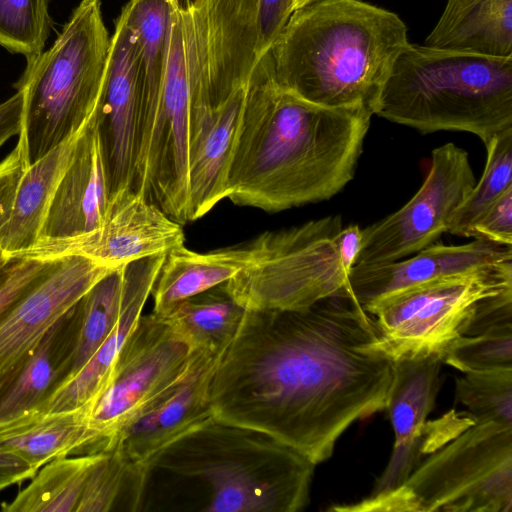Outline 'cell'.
Listing matches in <instances>:
<instances>
[{
  "label": "cell",
  "instance_id": "cell-4",
  "mask_svg": "<svg viewBox=\"0 0 512 512\" xmlns=\"http://www.w3.org/2000/svg\"><path fill=\"white\" fill-rule=\"evenodd\" d=\"M315 464L273 436L212 415L159 453L152 470L199 479L205 512H297L310 501Z\"/></svg>",
  "mask_w": 512,
  "mask_h": 512
},
{
  "label": "cell",
  "instance_id": "cell-21",
  "mask_svg": "<svg viewBox=\"0 0 512 512\" xmlns=\"http://www.w3.org/2000/svg\"><path fill=\"white\" fill-rule=\"evenodd\" d=\"M95 445L86 407L64 412L38 408L0 421V455L13 456L35 473L48 462Z\"/></svg>",
  "mask_w": 512,
  "mask_h": 512
},
{
  "label": "cell",
  "instance_id": "cell-32",
  "mask_svg": "<svg viewBox=\"0 0 512 512\" xmlns=\"http://www.w3.org/2000/svg\"><path fill=\"white\" fill-rule=\"evenodd\" d=\"M52 26L49 0H0V45L27 61L45 47Z\"/></svg>",
  "mask_w": 512,
  "mask_h": 512
},
{
  "label": "cell",
  "instance_id": "cell-25",
  "mask_svg": "<svg viewBox=\"0 0 512 512\" xmlns=\"http://www.w3.org/2000/svg\"><path fill=\"white\" fill-rule=\"evenodd\" d=\"M70 311L0 387V421L39 408L61 384L71 350Z\"/></svg>",
  "mask_w": 512,
  "mask_h": 512
},
{
  "label": "cell",
  "instance_id": "cell-34",
  "mask_svg": "<svg viewBox=\"0 0 512 512\" xmlns=\"http://www.w3.org/2000/svg\"><path fill=\"white\" fill-rule=\"evenodd\" d=\"M53 262L9 256L0 249V318L48 273Z\"/></svg>",
  "mask_w": 512,
  "mask_h": 512
},
{
  "label": "cell",
  "instance_id": "cell-41",
  "mask_svg": "<svg viewBox=\"0 0 512 512\" xmlns=\"http://www.w3.org/2000/svg\"><path fill=\"white\" fill-rule=\"evenodd\" d=\"M320 0H294L293 11Z\"/></svg>",
  "mask_w": 512,
  "mask_h": 512
},
{
  "label": "cell",
  "instance_id": "cell-12",
  "mask_svg": "<svg viewBox=\"0 0 512 512\" xmlns=\"http://www.w3.org/2000/svg\"><path fill=\"white\" fill-rule=\"evenodd\" d=\"M183 225L131 186L109 195L99 227L66 238H40L15 255L41 261L83 256L113 268L184 245Z\"/></svg>",
  "mask_w": 512,
  "mask_h": 512
},
{
  "label": "cell",
  "instance_id": "cell-17",
  "mask_svg": "<svg viewBox=\"0 0 512 512\" xmlns=\"http://www.w3.org/2000/svg\"><path fill=\"white\" fill-rule=\"evenodd\" d=\"M97 103L81 129L38 239L77 236L102 222L110 190Z\"/></svg>",
  "mask_w": 512,
  "mask_h": 512
},
{
  "label": "cell",
  "instance_id": "cell-31",
  "mask_svg": "<svg viewBox=\"0 0 512 512\" xmlns=\"http://www.w3.org/2000/svg\"><path fill=\"white\" fill-rule=\"evenodd\" d=\"M455 397L475 421L512 425V368L464 373Z\"/></svg>",
  "mask_w": 512,
  "mask_h": 512
},
{
  "label": "cell",
  "instance_id": "cell-37",
  "mask_svg": "<svg viewBox=\"0 0 512 512\" xmlns=\"http://www.w3.org/2000/svg\"><path fill=\"white\" fill-rule=\"evenodd\" d=\"M27 166L25 148L20 141L0 161V239L10 217L18 184Z\"/></svg>",
  "mask_w": 512,
  "mask_h": 512
},
{
  "label": "cell",
  "instance_id": "cell-16",
  "mask_svg": "<svg viewBox=\"0 0 512 512\" xmlns=\"http://www.w3.org/2000/svg\"><path fill=\"white\" fill-rule=\"evenodd\" d=\"M442 364L438 354L393 360V381L385 409L395 442L387 466L369 495L399 487L422 461L427 448V417L440 388Z\"/></svg>",
  "mask_w": 512,
  "mask_h": 512
},
{
  "label": "cell",
  "instance_id": "cell-5",
  "mask_svg": "<svg viewBox=\"0 0 512 512\" xmlns=\"http://www.w3.org/2000/svg\"><path fill=\"white\" fill-rule=\"evenodd\" d=\"M375 114L424 134L469 132L487 144L512 127V56L409 43L394 62Z\"/></svg>",
  "mask_w": 512,
  "mask_h": 512
},
{
  "label": "cell",
  "instance_id": "cell-2",
  "mask_svg": "<svg viewBox=\"0 0 512 512\" xmlns=\"http://www.w3.org/2000/svg\"><path fill=\"white\" fill-rule=\"evenodd\" d=\"M371 117L279 88L269 51L250 77L226 199L269 213L330 199L353 179Z\"/></svg>",
  "mask_w": 512,
  "mask_h": 512
},
{
  "label": "cell",
  "instance_id": "cell-10",
  "mask_svg": "<svg viewBox=\"0 0 512 512\" xmlns=\"http://www.w3.org/2000/svg\"><path fill=\"white\" fill-rule=\"evenodd\" d=\"M198 353L165 318L141 315L105 388L87 407L93 452L108 450L133 420L186 376Z\"/></svg>",
  "mask_w": 512,
  "mask_h": 512
},
{
  "label": "cell",
  "instance_id": "cell-7",
  "mask_svg": "<svg viewBox=\"0 0 512 512\" xmlns=\"http://www.w3.org/2000/svg\"><path fill=\"white\" fill-rule=\"evenodd\" d=\"M338 512H512V425L474 421L394 490Z\"/></svg>",
  "mask_w": 512,
  "mask_h": 512
},
{
  "label": "cell",
  "instance_id": "cell-30",
  "mask_svg": "<svg viewBox=\"0 0 512 512\" xmlns=\"http://www.w3.org/2000/svg\"><path fill=\"white\" fill-rule=\"evenodd\" d=\"M101 452L87 476L76 512H107L124 497L129 510H138L147 482L135 474L117 448Z\"/></svg>",
  "mask_w": 512,
  "mask_h": 512
},
{
  "label": "cell",
  "instance_id": "cell-40",
  "mask_svg": "<svg viewBox=\"0 0 512 512\" xmlns=\"http://www.w3.org/2000/svg\"><path fill=\"white\" fill-rule=\"evenodd\" d=\"M36 473L21 460L0 455V491L24 480L31 479Z\"/></svg>",
  "mask_w": 512,
  "mask_h": 512
},
{
  "label": "cell",
  "instance_id": "cell-33",
  "mask_svg": "<svg viewBox=\"0 0 512 512\" xmlns=\"http://www.w3.org/2000/svg\"><path fill=\"white\" fill-rule=\"evenodd\" d=\"M442 362L463 373L512 368V321L459 337L443 352Z\"/></svg>",
  "mask_w": 512,
  "mask_h": 512
},
{
  "label": "cell",
  "instance_id": "cell-3",
  "mask_svg": "<svg viewBox=\"0 0 512 512\" xmlns=\"http://www.w3.org/2000/svg\"><path fill=\"white\" fill-rule=\"evenodd\" d=\"M408 44L397 14L362 0H320L293 11L271 47L274 81L309 102L374 115Z\"/></svg>",
  "mask_w": 512,
  "mask_h": 512
},
{
  "label": "cell",
  "instance_id": "cell-14",
  "mask_svg": "<svg viewBox=\"0 0 512 512\" xmlns=\"http://www.w3.org/2000/svg\"><path fill=\"white\" fill-rule=\"evenodd\" d=\"M220 355L199 351L186 376L133 420L110 447L120 451L137 475L148 479L161 451L213 415L210 383Z\"/></svg>",
  "mask_w": 512,
  "mask_h": 512
},
{
  "label": "cell",
  "instance_id": "cell-18",
  "mask_svg": "<svg viewBox=\"0 0 512 512\" xmlns=\"http://www.w3.org/2000/svg\"><path fill=\"white\" fill-rule=\"evenodd\" d=\"M509 260H512V246L485 240L474 239L463 245H430L406 260L356 264L348 275V285L365 308L399 290Z\"/></svg>",
  "mask_w": 512,
  "mask_h": 512
},
{
  "label": "cell",
  "instance_id": "cell-19",
  "mask_svg": "<svg viewBox=\"0 0 512 512\" xmlns=\"http://www.w3.org/2000/svg\"><path fill=\"white\" fill-rule=\"evenodd\" d=\"M164 257L153 256L125 266L124 303L113 330L82 369L54 389L38 409L50 413L71 411L90 406L97 399L120 351L137 326Z\"/></svg>",
  "mask_w": 512,
  "mask_h": 512
},
{
  "label": "cell",
  "instance_id": "cell-28",
  "mask_svg": "<svg viewBox=\"0 0 512 512\" xmlns=\"http://www.w3.org/2000/svg\"><path fill=\"white\" fill-rule=\"evenodd\" d=\"M101 451L78 457H59L44 466L9 503L4 512H76L87 476Z\"/></svg>",
  "mask_w": 512,
  "mask_h": 512
},
{
  "label": "cell",
  "instance_id": "cell-36",
  "mask_svg": "<svg viewBox=\"0 0 512 512\" xmlns=\"http://www.w3.org/2000/svg\"><path fill=\"white\" fill-rule=\"evenodd\" d=\"M294 0H258V59L267 54L291 14Z\"/></svg>",
  "mask_w": 512,
  "mask_h": 512
},
{
  "label": "cell",
  "instance_id": "cell-9",
  "mask_svg": "<svg viewBox=\"0 0 512 512\" xmlns=\"http://www.w3.org/2000/svg\"><path fill=\"white\" fill-rule=\"evenodd\" d=\"M512 290V260L439 277L389 294L364 309L392 360L438 354L467 334L482 304Z\"/></svg>",
  "mask_w": 512,
  "mask_h": 512
},
{
  "label": "cell",
  "instance_id": "cell-39",
  "mask_svg": "<svg viewBox=\"0 0 512 512\" xmlns=\"http://www.w3.org/2000/svg\"><path fill=\"white\" fill-rule=\"evenodd\" d=\"M361 248V229L356 224L343 227L337 235V249L340 260L350 273L356 264Z\"/></svg>",
  "mask_w": 512,
  "mask_h": 512
},
{
  "label": "cell",
  "instance_id": "cell-20",
  "mask_svg": "<svg viewBox=\"0 0 512 512\" xmlns=\"http://www.w3.org/2000/svg\"><path fill=\"white\" fill-rule=\"evenodd\" d=\"M249 81L213 106L193 146L189 161V222L202 218L227 198L229 170Z\"/></svg>",
  "mask_w": 512,
  "mask_h": 512
},
{
  "label": "cell",
  "instance_id": "cell-29",
  "mask_svg": "<svg viewBox=\"0 0 512 512\" xmlns=\"http://www.w3.org/2000/svg\"><path fill=\"white\" fill-rule=\"evenodd\" d=\"M486 163L479 182L455 211L447 232L469 237L476 219L512 187V127L496 134L487 144Z\"/></svg>",
  "mask_w": 512,
  "mask_h": 512
},
{
  "label": "cell",
  "instance_id": "cell-24",
  "mask_svg": "<svg viewBox=\"0 0 512 512\" xmlns=\"http://www.w3.org/2000/svg\"><path fill=\"white\" fill-rule=\"evenodd\" d=\"M83 125L23 172L0 239V249L7 255L25 251L40 237L47 211L71 161Z\"/></svg>",
  "mask_w": 512,
  "mask_h": 512
},
{
  "label": "cell",
  "instance_id": "cell-26",
  "mask_svg": "<svg viewBox=\"0 0 512 512\" xmlns=\"http://www.w3.org/2000/svg\"><path fill=\"white\" fill-rule=\"evenodd\" d=\"M125 266L100 279L73 307L72 346L61 384L82 369L117 323L124 303Z\"/></svg>",
  "mask_w": 512,
  "mask_h": 512
},
{
  "label": "cell",
  "instance_id": "cell-1",
  "mask_svg": "<svg viewBox=\"0 0 512 512\" xmlns=\"http://www.w3.org/2000/svg\"><path fill=\"white\" fill-rule=\"evenodd\" d=\"M393 360L350 289L297 310L245 309L210 383L214 417L265 432L315 465L386 408Z\"/></svg>",
  "mask_w": 512,
  "mask_h": 512
},
{
  "label": "cell",
  "instance_id": "cell-23",
  "mask_svg": "<svg viewBox=\"0 0 512 512\" xmlns=\"http://www.w3.org/2000/svg\"><path fill=\"white\" fill-rule=\"evenodd\" d=\"M425 45L487 56H512V0H447Z\"/></svg>",
  "mask_w": 512,
  "mask_h": 512
},
{
  "label": "cell",
  "instance_id": "cell-27",
  "mask_svg": "<svg viewBox=\"0 0 512 512\" xmlns=\"http://www.w3.org/2000/svg\"><path fill=\"white\" fill-rule=\"evenodd\" d=\"M245 308L224 285L177 304L165 318L194 349L220 355L233 340Z\"/></svg>",
  "mask_w": 512,
  "mask_h": 512
},
{
  "label": "cell",
  "instance_id": "cell-13",
  "mask_svg": "<svg viewBox=\"0 0 512 512\" xmlns=\"http://www.w3.org/2000/svg\"><path fill=\"white\" fill-rule=\"evenodd\" d=\"M114 269L83 256L53 262L48 273L0 318V387L49 330Z\"/></svg>",
  "mask_w": 512,
  "mask_h": 512
},
{
  "label": "cell",
  "instance_id": "cell-35",
  "mask_svg": "<svg viewBox=\"0 0 512 512\" xmlns=\"http://www.w3.org/2000/svg\"><path fill=\"white\" fill-rule=\"evenodd\" d=\"M469 237L512 246V187L476 219Z\"/></svg>",
  "mask_w": 512,
  "mask_h": 512
},
{
  "label": "cell",
  "instance_id": "cell-22",
  "mask_svg": "<svg viewBox=\"0 0 512 512\" xmlns=\"http://www.w3.org/2000/svg\"><path fill=\"white\" fill-rule=\"evenodd\" d=\"M252 260L250 242L205 253L185 245L171 250L151 291L152 313L165 317L180 302L228 282Z\"/></svg>",
  "mask_w": 512,
  "mask_h": 512
},
{
  "label": "cell",
  "instance_id": "cell-6",
  "mask_svg": "<svg viewBox=\"0 0 512 512\" xmlns=\"http://www.w3.org/2000/svg\"><path fill=\"white\" fill-rule=\"evenodd\" d=\"M109 48L101 0H82L52 46L27 61L15 87L23 93L18 140L28 165L76 132L91 114L101 92Z\"/></svg>",
  "mask_w": 512,
  "mask_h": 512
},
{
  "label": "cell",
  "instance_id": "cell-15",
  "mask_svg": "<svg viewBox=\"0 0 512 512\" xmlns=\"http://www.w3.org/2000/svg\"><path fill=\"white\" fill-rule=\"evenodd\" d=\"M138 60L137 37L121 12L97 103L110 194L131 186L140 107Z\"/></svg>",
  "mask_w": 512,
  "mask_h": 512
},
{
  "label": "cell",
  "instance_id": "cell-38",
  "mask_svg": "<svg viewBox=\"0 0 512 512\" xmlns=\"http://www.w3.org/2000/svg\"><path fill=\"white\" fill-rule=\"evenodd\" d=\"M23 93H16L0 103V147L9 139L19 135L23 124Z\"/></svg>",
  "mask_w": 512,
  "mask_h": 512
},
{
  "label": "cell",
  "instance_id": "cell-11",
  "mask_svg": "<svg viewBox=\"0 0 512 512\" xmlns=\"http://www.w3.org/2000/svg\"><path fill=\"white\" fill-rule=\"evenodd\" d=\"M475 183L464 149L453 143L434 149L428 174L417 193L396 212L361 229L356 264L397 261L432 245L447 232L455 211Z\"/></svg>",
  "mask_w": 512,
  "mask_h": 512
},
{
  "label": "cell",
  "instance_id": "cell-8",
  "mask_svg": "<svg viewBox=\"0 0 512 512\" xmlns=\"http://www.w3.org/2000/svg\"><path fill=\"white\" fill-rule=\"evenodd\" d=\"M342 228L336 215L260 234L250 241L251 264L226 291L245 309L297 310L350 289L337 249Z\"/></svg>",
  "mask_w": 512,
  "mask_h": 512
}]
</instances>
